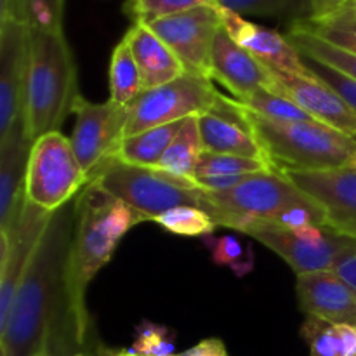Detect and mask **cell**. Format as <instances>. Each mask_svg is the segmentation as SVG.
I'll return each mask as SVG.
<instances>
[{
  "label": "cell",
  "mask_w": 356,
  "mask_h": 356,
  "mask_svg": "<svg viewBox=\"0 0 356 356\" xmlns=\"http://www.w3.org/2000/svg\"><path fill=\"white\" fill-rule=\"evenodd\" d=\"M302 61H305V65L308 66V70L316 76V79H320L322 82H325L327 86L332 87V89L336 90L351 108H353V111L356 113V80L343 75V73L330 68V66L315 61V59L306 58V56H302Z\"/></svg>",
  "instance_id": "obj_36"
},
{
  "label": "cell",
  "mask_w": 356,
  "mask_h": 356,
  "mask_svg": "<svg viewBox=\"0 0 356 356\" xmlns=\"http://www.w3.org/2000/svg\"><path fill=\"white\" fill-rule=\"evenodd\" d=\"M21 21V2L19 0H0V19ZM23 23V21H21Z\"/></svg>",
  "instance_id": "obj_40"
},
{
  "label": "cell",
  "mask_w": 356,
  "mask_h": 356,
  "mask_svg": "<svg viewBox=\"0 0 356 356\" xmlns=\"http://www.w3.org/2000/svg\"><path fill=\"white\" fill-rule=\"evenodd\" d=\"M242 233L278 254L296 275L334 271L356 247V238L341 235L329 226L289 229L273 222H252Z\"/></svg>",
  "instance_id": "obj_8"
},
{
  "label": "cell",
  "mask_w": 356,
  "mask_h": 356,
  "mask_svg": "<svg viewBox=\"0 0 356 356\" xmlns=\"http://www.w3.org/2000/svg\"><path fill=\"white\" fill-rule=\"evenodd\" d=\"M153 222L162 226L165 232L172 233V235L179 236H197V238H204V236L212 235L214 229L218 228L214 219L207 214L205 211L197 207H176L167 211L165 214L159 216Z\"/></svg>",
  "instance_id": "obj_31"
},
{
  "label": "cell",
  "mask_w": 356,
  "mask_h": 356,
  "mask_svg": "<svg viewBox=\"0 0 356 356\" xmlns=\"http://www.w3.org/2000/svg\"><path fill=\"white\" fill-rule=\"evenodd\" d=\"M21 21L31 30L61 31L66 0H19Z\"/></svg>",
  "instance_id": "obj_34"
},
{
  "label": "cell",
  "mask_w": 356,
  "mask_h": 356,
  "mask_svg": "<svg viewBox=\"0 0 356 356\" xmlns=\"http://www.w3.org/2000/svg\"><path fill=\"white\" fill-rule=\"evenodd\" d=\"M219 14H221L222 28L228 31L229 37L271 72L312 76V72L302 61V56L291 44L287 35L252 23L225 7H219Z\"/></svg>",
  "instance_id": "obj_16"
},
{
  "label": "cell",
  "mask_w": 356,
  "mask_h": 356,
  "mask_svg": "<svg viewBox=\"0 0 356 356\" xmlns=\"http://www.w3.org/2000/svg\"><path fill=\"white\" fill-rule=\"evenodd\" d=\"M247 110L256 138L277 170H329L353 165L356 139L316 120H264Z\"/></svg>",
  "instance_id": "obj_5"
},
{
  "label": "cell",
  "mask_w": 356,
  "mask_h": 356,
  "mask_svg": "<svg viewBox=\"0 0 356 356\" xmlns=\"http://www.w3.org/2000/svg\"><path fill=\"white\" fill-rule=\"evenodd\" d=\"M52 214L24 200L10 235H0V330L6 327L17 289Z\"/></svg>",
  "instance_id": "obj_12"
},
{
  "label": "cell",
  "mask_w": 356,
  "mask_h": 356,
  "mask_svg": "<svg viewBox=\"0 0 356 356\" xmlns=\"http://www.w3.org/2000/svg\"><path fill=\"white\" fill-rule=\"evenodd\" d=\"M312 2V17H322L355 0H309Z\"/></svg>",
  "instance_id": "obj_39"
},
{
  "label": "cell",
  "mask_w": 356,
  "mask_h": 356,
  "mask_svg": "<svg viewBox=\"0 0 356 356\" xmlns=\"http://www.w3.org/2000/svg\"><path fill=\"white\" fill-rule=\"evenodd\" d=\"M31 145L23 122L0 139V235H10L24 204V179Z\"/></svg>",
  "instance_id": "obj_20"
},
{
  "label": "cell",
  "mask_w": 356,
  "mask_h": 356,
  "mask_svg": "<svg viewBox=\"0 0 356 356\" xmlns=\"http://www.w3.org/2000/svg\"><path fill=\"white\" fill-rule=\"evenodd\" d=\"M334 271H336L350 287H353L356 292V247L353 249V252L348 254V256L337 264V268Z\"/></svg>",
  "instance_id": "obj_38"
},
{
  "label": "cell",
  "mask_w": 356,
  "mask_h": 356,
  "mask_svg": "<svg viewBox=\"0 0 356 356\" xmlns=\"http://www.w3.org/2000/svg\"><path fill=\"white\" fill-rule=\"evenodd\" d=\"M75 226V204L54 212L17 289L0 356H75L83 339L70 315L66 261Z\"/></svg>",
  "instance_id": "obj_1"
},
{
  "label": "cell",
  "mask_w": 356,
  "mask_h": 356,
  "mask_svg": "<svg viewBox=\"0 0 356 356\" xmlns=\"http://www.w3.org/2000/svg\"><path fill=\"white\" fill-rule=\"evenodd\" d=\"M273 92L284 94L305 110L313 120L325 124L356 139V113L330 86L312 76L275 73Z\"/></svg>",
  "instance_id": "obj_18"
},
{
  "label": "cell",
  "mask_w": 356,
  "mask_h": 356,
  "mask_svg": "<svg viewBox=\"0 0 356 356\" xmlns=\"http://www.w3.org/2000/svg\"><path fill=\"white\" fill-rule=\"evenodd\" d=\"M179 356H229V353L221 339L211 337V339L200 341V343L195 344L193 348H190Z\"/></svg>",
  "instance_id": "obj_37"
},
{
  "label": "cell",
  "mask_w": 356,
  "mask_h": 356,
  "mask_svg": "<svg viewBox=\"0 0 356 356\" xmlns=\"http://www.w3.org/2000/svg\"><path fill=\"white\" fill-rule=\"evenodd\" d=\"M89 184L70 138L49 132L31 145L24 179V200L54 214Z\"/></svg>",
  "instance_id": "obj_7"
},
{
  "label": "cell",
  "mask_w": 356,
  "mask_h": 356,
  "mask_svg": "<svg viewBox=\"0 0 356 356\" xmlns=\"http://www.w3.org/2000/svg\"><path fill=\"white\" fill-rule=\"evenodd\" d=\"M302 337L309 344L312 356H346L343 339L336 323L308 316L302 323Z\"/></svg>",
  "instance_id": "obj_33"
},
{
  "label": "cell",
  "mask_w": 356,
  "mask_h": 356,
  "mask_svg": "<svg viewBox=\"0 0 356 356\" xmlns=\"http://www.w3.org/2000/svg\"><path fill=\"white\" fill-rule=\"evenodd\" d=\"M108 80H110V101L120 106H129L132 101L138 99L139 94L145 92L139 66L124 38L111 52Z\"/></svg>",
  "instance_id": "obj_24"
},
{
  "label": "cell",
  "mask_w": 356,
  "mask_h": 356,
  "mask_svg": "<svg viewBox=\"0 0 356 356\" xmlns=\"http://www.w3.org/2000/svg\"><path fill=\"white\" fill-rule=\"evenodd\" d=\"M131 350L139 356H170L174 353V332L152 322L141 323Z\"/></svg>",
  "instance_id": "obj_35"
},
{
  "label": "cell",
  "mask_w": 356,
  "mask_h": 356,
  "mask_svg": "<svg viewBox=\"0 0 356 356\" xmlns=\"http://www.w3.org/2000/svg\"><path fill=\"white\" fill-rule=\"evenodd\" d=\"M205 193L218 207L216 225L238 233L252 222H273L289 229L327 226L323 209L277 169L250 174L229 190Z\"/></svg>",
  "instance_id": "obj_4"
},
{
  "label": "cell",
  "mask_w": 356,
  "mask_h": 356,
  "mask_svg": "<svg viewBox=\"0 0 356 356\" xmlns=\"http://www.w3.org/2000/svg\"><path fill=\"white\" fill-rule=\"evenodd\" d=\"M218 6L243 17H278V19H292V23L312 17L309 0H219Z\"/></svg>",
  "instance_id": "obj_27"
},
{
  "label": "cell",
  "mask_w": 356,
  "mask_h": 356,
  "mask_svg": "<svg viewBox=\"0 0 356 356\" xmlns=\"http://www.w3.org/2000/svg\"><path fill=\"white\" fill-rule=\"evenodd\" d=\"M146 222L118 198L89 183L75 200V226L66 261V296L70 315L83 343L89 339L86 292L92 278L110 263L120 240L134 226Z\"/></svg>",
  "instance_id": "obj_2"
},
{
  "label": "cell",
  "mask_w": 356,
  "mask_h": 356,
  "mask_svg": "<svg viewBox=\"0 0 356 356\" xmlns=\"http://www.w3.org/2000/svg\"><path fill=\"white\" fill-rule=\"evenodd\" d=\"M170 356H176V355H170ZM177 356H179V355H177Z\"/></svg>",
  "instance_id": "obj_45"
},
{
  "label": "cell",
  "mask_w": 356,
  "mask_h": 356,
  "mask_svg": "<svg viewBox=\"0 0 356 356\" xmlns=\"http://www.w3.org/2000/svg\"><path fill=\"white\" fill-rule=\"evenodd\" d=\"M275 167L264 160L247 159V156L226 155V153L204 152L198 160L195 181L205 177H232V176H249V174L273 170Z\"/></svg>",
  "instance_id": "obj_28"
},
{
  "label": "cell",
  "mask_w": 356,
  "mask_h": 356,
  "mask_svg": "<svg viewBox=\"0 0 356 356\" xmlns=\"http://www.w3.org/2000/svg\"><path fill=\"white\" fill-rule=\"evenodd\" d=\"M242 103V101H240ZM243 106L249 108L252 113L264 120L277 122V124H289V122H308L313 120L305 110L298 106L292 99H289L284 94H277L273 90L259 89L254 92L247 101H243Z\"/></svg>",
  "instance_id": "obj_29"
},
{
  "label": "cell",
  "mask_w": 356,
  "mask_h": 356,
  "mask_svg": "<svg viewBox=\"0 0 356 356\" xmlns=\"http://www.w3.org/2000/svg\"><path fill=\"white\" fill-rule=\"evenodd\" d=\"M106 356H139V355H136L132 350H124V351H118V353H111Z\"/></svg>",
  "instance_id": "obj_41"
},
{
  "label": "cell",
  "mask_w": 356,
  "mask_h": 356,
  "mask_svg": "<svg viewBox=\"0 0 356 356\" xmlns=\"http://www.w3.org/2000/svg\"><path fill=\"white\" fill-rule=\"evenodd\" d=\"M202 153H204V143L198 127V115H195L184 118L183 127L179 129L156 169L195 183V172Z\"/></svg>",
  "instance_id": "obj_23"
},
{
  "label": "cell",
  "mask_w": 356,
  "mask_h": 356,
  "mask_svg": "<svg viewBox=\"0 0 356 356\" xmlns=\"http://www.w3.org/2000/svg\"><path fill=\"white\" fill-rule=\"evenodd\" d=\"M198 127L204 152L247 156L270 163L247 117L245 106L235 97L218 94L211 110L198 115Z\"/></svg>",
  "instance_id": "obj_15"
},
{
  "label": "cell",
  "mask_w": 356,
  "mask_h": 356,
  "mask_svg": "<svg viewBox=\"0 0 356 356\" xmlns=\"http://www.w3.org/2000/svg\"><path fill=\"white\" fill-rule=\"evenodd\" d=\"M90 183H96L108 195L145 216L146 221H155L170 209L184 205L202 209L214 221L218 216V207L197 183L160 169L125 165L110 160Z\"/></svg>",
  "instance_id": "obj_6"
},
{
  "label": "cell",
  "mask_w": 356,
  "mask_h": 356,
  "mask_svg": "<svg viewBox=\"0 0 356 356\" xmlns=\"http://www.w3.org/2000/svg\"><path fill=\"white\" fill-rule=\"evenodd\" d=\"M218 94L209 76L190 72L172 82L145 90L129 104L124 138L205 113L211 110Z\"/></svg>",
  "instance_id": "obj_9"
},
{
  "label": "cell",
  "mask_w": 356,
  "mask_h": 356,
  "mask_svg": "<svg viewBox=\"0 0 356 356\" xmlns=\"http://www.w3.org/2000/svg\"><path fill=\"white\" fill-rule=\"evenodd\" d=\"M183 63L184 70L209 76L216 35L222 28L218 6H202L148 24ZM211 79V76H209Z\"/></svg>",
  "instance_id": "obj_11"
},
{
  "label": "cell",
  "mask_w": 356,
  "mask_h": 356,
  "mask_svg": "<svg viewBox=\"0 0 356 356\" xmlns=\"http://www.w3.org/2000/svg\"><path fill=\"white\" fill-rule=\"evenodd\" d=\"M202 242L209 247L212 254V259L219 266H226L236 275V277H245L247 273L254 270V252L250 245H245L242 240L233 235H207L202 238Z\"/></svg>",
  "instance_id": "obj_30"
},
{
  "label": "cell",
  "mask_w": 356,
  "mask_h": 356,
  "mask_svg": "<svg viewBox=\"0 0 356 356\" xmlns=\"http://www.w3.org/2000/svg\"><path fill=\"white\" fill-rule=\"evenodd\" d=\"M72 113H75V129L70 141L90 183L113 159L124 139L129 106H120L110 99L106 103H92L79 94Z\"/></svg>",
  "instance_id": "obj_10"
},
{
  "label": "cell",
  "mask_w": 356,
  "mask_h": 356,
  "mask_svg": "<svg viewBox=\"0 0 356 356\" xmlns=\"http://www.w3.org/2000/svg\"><path fill=\"white\" fill-rule=\"evenodd\" d=\"M296 294L306 316L356 325V292L336 271L298 275Z\"/></svg>",
  "instance_id": "obj_19"
},
{
  "label": "cell",
  "mask_w": 356,
  "mask_h": 356,
  "mask_svg": "<svg viewBox=\"0 0 356 356\" xmlns=\"http://www.w3.org/2000/svg\"><path fill=\"white\" fill-rule=\"evenodd\" d=\"M124 40L138 63L145 90L172 82L186 73L183 63L148 24L132 23Z\"/></svg>",
  "instance_id": "obj_21"
},
{
  "label": "cell",
  "mask_w": 356,
  "mask_h": 356,
  "mask_svg": "<svg viewBox=\"0 0 356 356\" xmlns=\"http://www.w3.org/2000/svg\"><path fill=\"white\" fill-rule=\"evenodd\" d=\"M202 6H216L212 0H127L125 13L134 23L149 24Z\"/></svg>",
  "instance_id": "obj_32"
},
{
  "label": "cell",
  "mask_w": 356,
  "mask_h": 356,
  "mask_svg": "<svg viewBox=\"0 0 356 356\" xmlns=\"http://www.w3.org/2000/svg\"><path fill=\"white\" fill-rule=\"evenodd\" d=\"M280 172L323 209L329 228L356 238V167Z\"/></svg>",
  "instance_id": "obj_14"
},
{
  "label": "cell",
  "mask_w": 356,
  "mask_h": 356,
  "mask_svg": "<svg viewBox=\"0 0 356 356\" xmlns=\"http://www.w3.org/2000/svg\"><path fill=\"white\" fill-rule=\"evenodd\" d=\"M287 38L291 44L299 51V54L306 56L309 59L322 63V65L330 66V68L337 70L343 75L350 76L356 80V56L351 52L343 51V49L336 47V45L329 44V42L322 40L316 35L309 33L308 30L301 28L299 24L292 23L291 30H289Z\"/></svg>",
  "instance_id": "obj_26"
},
{
  "label": "cell",
  "mask_w": 356,
  "mask_h": 356,
  "mask_svg": "<svg viewBox=\"0 0 356 356\" xmlns=\"http://www.w3.org/2000/svg\"><path fill=\"white\" fill-rule=\"evenodd\" d=\"M212 3H216V6H218V3H219V0H212Z\"/></svg>",
  "instance_id": "obj_42"
},
{
  "label": "cell",
  "mask_w": 356,
  "mask_h": 356,
  "mask_svg": "<svg viewBox=\"0 0 356 356\" xmlns=\"http://www.w3.org/2000/svg\"><path fill=\"white\" fill-rule=\"evenodd\" d=\"M30 61V26L0 19V139L23 122V97Z\"/></svg>",
  "instance_id": "obj_13"
},
{
  "label": "cell",
  "mask_w": 356,
  "mask_h": 356,
  "mask_svg": "<svg viewBox=\"0 0 356 356\" xmlns=\"http://www.w3.org/2000/svg\"><path fill=\"white\" fill-rule=\"evenodd\" d=\"M296 24L356 56V0L327 16L296 21Z\"/></svg>",
  "instance_id": "obj_25"
},
{
  "label": "cell",
  "mask_w": 356,
  "mask_h": 356,
  "mask_svg": "<svg viewBox=\"0 0 356 356\" xmlns=\"http://www.w3.org/2000/svg\"><path fill=\"white\" fill-rule=\"evenodd\" d=\"M75 356H87L86 353H79V355H75Z\"/></svg>",
  "instance_id": "obj_43"
},
{
  "label": "cell",
  "mask_w": 356,
  "mask_h": 356,
  "mask_svg": "<svg viewBox=\"0 0 356 356\" xmlns=\"http://www.w3.org/2000/svg\"><path fill=\"white\" fill-rule=\"evenodd\" d=\"M183 122L184 120L160 125V127L148 129L139 134L124 138L111 160L125 163V165L156 169L179 129L183 127Z\"/></svg>",
  "instance_id": "obj_22"
},
{
  "label": "cell",
  "mask_w": 356,
  "mask_h": 356,
  "mask_svg": "<svg viewBox=\"0 0 356 356\" xmlns=\"http://www.w3.org/2000/svg\"><path fill=\"white\" fill-rule=\"evenodd\" d=\"M209 76L225 86L242 103L259 89L275 90L277 86L275 73L240 47L225 28L218 31L212 45Z\"/></svg>",
  "instance_id": "obj_17"
},
{
  "label": "cell",
  "mask_w": 356,
  "mask_h": 356,
  "mask_svg": "<svg viewBox=\"0 0 356 356\" xmlns=\"http://www.w3.org/2000/svg\"><path fill=\"white\" fill-rule=\"evenodd\" d=\"M353 167H356V159H355V162H353Z\"/></svg>",
  "instance_id": "obj_44"
},
{
  "label": "cell",
  "mask_w": 356,
  "mask_h": 356,
  "mask_svg": "<svg viewBox=\"0 0 356 356\" xmlns=\"http://www.w3.org/2000/svg\"><path fill=\"white\" fill-rule=\"evenodd\" d=\"M79 97L76 65L65 31L30 28V61L23 97V127L30 143L59 131Z\"/></svg>",
  "instance_id": "obj_3"
}]
</instances>
